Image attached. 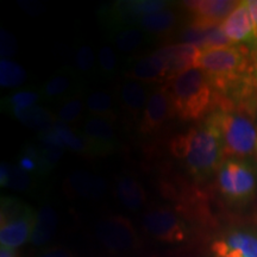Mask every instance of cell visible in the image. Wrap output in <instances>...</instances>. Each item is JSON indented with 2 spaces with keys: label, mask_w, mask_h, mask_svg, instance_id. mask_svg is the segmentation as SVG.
<instances>
[{
  "label": "cell",
  "mask_w": 257,
  "mask_h": 257,
  "mask_svg": "<svg viewBox=\"0 0 257 257\" xmlns=\"http://www.w3.org/2000/svg\"><path fill=\"white\" fill-rule=\"evenodd\" d=\"M178 25V16L172 9L167 8L154 14L140 18L135 27L141 29L147 35L165 36L172 34Z\"/></svg>",
  "instance_id": "19"
},
{
  "label": "cell",
  "mask_w": 257,
  "mask_h": 257,
  "mask_svg": "<svg viewBox=\"0 0 257 257\" xmlns=\"http://www.w3.org/2000/svg\"><path fill=\"white\" fill-rule=\"evenodd\" d=\"M95 55L92 47H80L74 59V66H75L74 70L79 74V76L91 74L95 68Z\"/></svg>",
  "instance_id": "30"
},
{
  "label": "cell",
  "mask_w": 257,
  "mask_h": 257,
  "mask_svg": "<svg viewBox=\"0 0 257 257\" xmlns=\"http://www.w3.org/2000/svg\"><path fill=\"white\" fill-rule=\"evenodd\" d=\"M115 195L124 207L137 212L146 206L147 194L142 185L134 176H119L115 182Z\"/></svg>",
  "instance_id": "18"
},
{
  "label": "cell",
  "mask_w": 257,
  "mask_h": 257,
  "mask_svg": "<svg viewBox=\"0 0 257 257\" xmlns=\"http://www.w3.org/2000/svg\"><path fill=\"white\" fill-rule=\"evenodd\" d=\"M38 257H74L73 253L68 249L63 248V246H53L44 250Z\"/></svg>",
  "instance_id": "35"
},
{
  "label": "cell",
  "mask_w": 257,
  "mask_h": 257,
  "mask_svg": "<svg viewBox=\"0 0 257 257\" xmlns=\"http://www.w3.org/2000/svg\"><path fill=\"white\" fill-rule=\"evenodd\" d=\"M156 51L165 57L172 79L180 73L195 68L201 54L199 48L184 43L170 44L160 48Z\"/></svg>",
  "instance_id": "16"
},
{
  "label": "cell",
  "mask_w": 257,
  "mask_h": 257,
  "mask_svg": "<svg viewBox=\"0 0 257 257\" xmlns=\"http://www.w3.org/2000/svg\"><path fill=\"white\" fill-rule=\"evenodd\" d=\"M0 257H16V249L2 246L0 248Z\"/></svg>",
  "instance_id": "39"
},
{
  "label": "cell",
  "mask_w": 257,
  "mask_h": 257,
  "mask_svg": "<svg viewBox=\"0 0 257 257\" xmlns=\"http://www.w3.org/2000/svg\"><path fill=\"white\" fill-rule=\"evenodd\" d=\"M91 155H107L118 146L113 123L102 118L91 117L86 119L80 131Z\"/></svg>",
  "instance_id": "10"
},
{
  "label": "cell",
  "mask_w": 257,
  "mask_h": 257,
  "mask_svg": "<svg viewBox=\"0 0 257 257\" xmlns=\"http://www.w3.org/2000/svg\"><path fill=\"white\" fill-rule=\"evenodd\" d=\"M246 4H248L249 14L250 17H251L252 25L257 37V0H246Z\"/></svg>",
  "instance_id": "38"
},
{
  "label": "cell",
  "mask_w": 257,
  "mask_h": 257,
  "mask_svg": "<svg viewBox=\"0 0 257 257\" xmlns=\"http://www.w3.org/2000/svg\"><path fill=\"white\" fill-rule=\"evenodd\" d=\"M38 138H40V147L38 148H40L48 169L51 170L63 156L66 147L56 131L54 130V126L44 133L38 134Z\"/></svg>",
  "instance_id": "23"
},
{
  "label": "cell",
  "mask_w": 257,
  "mask_h": 257,
  "mask_svg": "<svg viewBox=\"0 0 257 257\" xmlns=\"http://www.w3.org/2000/svg\"><path fill=\"white\" fill-rule=\"evenodd\" d=\"M174 115L175 110L172 99L166 86L162 85L154 89L150 94L138 127L142 134H154Z\"/></svg>",
  "instance_id": "8"
},
{
  "label": "cell",
  "mask_w": 257,
  "mask_h": 257,
  "mask_svg": "<svg viewBox=\"0 0 257 257\" xmlns=\"http://www.w3.org/2000/svg\"><path fill=\"white\" fill-rule=\"evenodd\" d=\"M216 257H257V234L233 231L212 244Z\"/></svg>",
  "instance_id": "14"
},
{
  "label": "cell",
  "mask_w": 257,
  "mask_h": 257,
  "mask_svg": "<svg viewBox=\"0 0 257 257\" xmlns=\"http://www.w3.org/2000/svg\"><path fill=\"white\" fill-rule=\"evenodd\" d=\"M21 4V8L27 11L28 14H30L32 16H36L38 14H41L43 11V6L40 3L36 2H19Z\"/></svg>",
  "instance_id": "36"
},
{
  "label": "cell",
  "mask_w": 257,
  "mask_h": 257,
  "mask_svg": "<svg viewBox=\"0 0 257 257\" xmlns=\"http://www.w3.org/2000/svg\"><path fill=\"white\" fill-rule=\"evenodd\" d=\"M256 152H257V150H256Z\"/></svg>",
  "instance_id": "41"
},
{
  "label": "cell",
  "mask_w": 257,
  "mask_h": 257,
  "mask_svg": "<svg viewBox=\"0 0 257 257\" xmlns=\"http://www.w3.org/2000/svg\"><path fill=\"white\" fill-rule=\"evenodd\" d=\"M27 81V73L23 67L9 59L0 61V85L5 88H17Z\"/></svg>",
  "instance_id": "27"
},
{
  "label": "cell",
  "mask_w": 257,
  "mask_h": 257,
  "mask_svg": "<svg viewBox=\"0 0 257 257\" xmlns=\"http://www.w3.org/2000/svg\"><path fill=\"white\" fill-rule=\"evenodd\" d=\"M19 168L32 176H44L50 172L44 162L38 147L25 144L17 156L16 162Z\"/></svg>",
  "instance_id": "24"
},
{
  "label": "cell",
  "mask_w": 257,
  "mask_h": 257,
  "mask_svg": "<svg viewBox=\"0 0 257 257\" xmlns=\"http://www.w3.org/2000/svg\"><path fill=\"white\" fill-rule=\"evenodd\" d=\"M217 184L227 200L244 202L251 199L256 191L257 175L245 161L227 160L218 170Z\"/></svg>",
  "instance_id": "5"
},
{
  "label": "cell",
  "mask_w": 257,
  "mask_h": 257,
  "mask_svg": "<svg viewBox=\"0 0 257 257\" xmlns=\"http://www.w3.org/2000/svg\"><path fill=\"white\" fill-rule=\"evenodd\" d=\"M14 117L18 121H21L24 126L32 130L38 131V134L44 133V131L49 130L54 126L56 119L54 115L47 111L46 108L41 107V106H32L27 110H22L18 112H15Z\"/></svg>",
  "instance_id": "22"
},
{
  "label": "cell",
  "mask_w": 257,
  "mask_h": 257,
  "mask_svg": "<svg viewBox=\"0 0 257 257\" xmlns=\"http://www.w3.org/2000/svg\"><path fill=\"white\" fill-rule=\"evenodd\" d=\"M142 227L160 242L180 243L187 238V226L172 210L156 207L142 217Z\"/></svg>",
  "instance_id": "6"
},
{
  "label": "cell",
  "mask_w": 257,
  "mask_h": 257,
  "mask_svg": "<svg viewBox=\"0 0 257 257\" xmlns=\"http://www.w3.org/2000/svg\"><path fill=\"white\" fill-rule=\"evenodd\" d=\"M112 42L120 53L128 54L136 51L146 43L148 35L136 27H119L110 29Z\"/></svg>",
  "instance_id": "21"
},
{
  "label": "cell",
  "mask_w": 257,
  "mask_h": 257,
  "mask_svg": "<svg viewBox=\"0 0 257 257\" xmlns=\"http://www.w3.org/2000/svg\"><path fill=\"white\" fill-rule=\"evenodd\" d=\"M41 98V93L34 91V89H23V91L12 93L11 95L3 99L2 108L5 112L14 114L15 112L27 110L32 106H36Z\"/></svg>",
  "instance_id": "26"
},
{
  "label": "cell",
  "mask_w": 257,
  "mask_h": 257,
  "mask_svg": "<svg viewBox=\"0 0 257 257\" xmlns=\"http://www.w3.org/2000/svg\"><path fill=\"white\" fill-rule=\"evenodd\" d=\"M124 78L142 83H163L168 82L170 76L168 66L161 54L152 53L130 61L124 69Z\"/></svg>",
  "instance_id": "9"
},
{
  "label": "cell",
  "mask_w": 257,
  "mask_h": 257,
  "mask_svg": "<svg viewBox=\"0 0 257 257\" xmlns=\"http://www.w3.org/2000/svg\"><path fill=\"white\" fill-rule=\"evenodd\" d=\"M96 237L112 252H126L140 243L131 221L123 216H112L96 225Z\"/></svg>",
  "instance_id": "7"
},
{
  "label": "cell",
  "mask_w": 257,
  "mask_h": 257,
  "mask_svg": "<svg viewBox=\"0 0 257 257\" xmlns=\"http://www.w3.org/2000/svg\"><path fill=\"white\" fill-rule=\"evenodd\" d=\"M57 213L50 205H42L37 211L36 221L32 231L30 242L36 246H42L49 243L55 236L57 229Z\"/></svg>",
  "instance_id": "20"
},
{
  "label": "cell",
  "mask_w": 257,
  "mask_h": 257,
  "mask_svg": "<svg viewBox=\"0 0 257 257\" xmlns=\"http://www.w3.org/2000/svg\"><path fill=\"white\" fill-rule=\"evenodd\" d=\"M233 46L234 44L225 35L221 24L206 25V48L205 50L221 49V48H230Z\"/></svg>",
  "instance_id": "31"
},
{
  "label": "cell",
  "mask_w": 257,
  "mask_h": 257,
  "mask_svg": "<svg viewBox=\"0 0 257 257\" xmlns=\"http://www.w3.org/2000/svg\"><path fill=\"white\" fill-rule=\"evenodd\" d=\"M0 243L2 246L17 249L30 242L37 212L15 198H2L0 212Z\"/></svg>",
  "instance_id": "4"
},
{
  "label": "cell",
  "mask_w": 257,
  "mask_h": 257,
  "mask_svg": "<svg viewBox=\"0 0 257 257\" xmlns=\"http://www.w3.org/2000/svg\"><path fill=\"white\" fill-rule=\"evenodd\" d=\"M81 91V76L74 69L63 68L55 72L41 91V95L47 101H68L78 98Z\"/></svg>",
  "instance_id": "12"
},
{
  "label": "cell",
  "mask_w": 257,
  "mask_h": 257,
  "mask_svg": "<svg viewBox=\"0 0 257 257\" xmlns=\"http://www.w3.org/2000/svg\"><path fill=\"white\" fill-rule=\"evenodd\" d=\"M10 174H11V165L3 162L2 167H0V186L2 187H6L8 186Z\"/></svg>",
  "instance_id": "37"
},
{
  "label": "cell",
  "mask_w": 257,
  "mask_h": 257,
  "mask_svg": "<svg viewBox=\"0 0 257 257\" xmlns=\"http://www.w3.org/2000/svg\"><path fill=\"white\" fill-rule=\"evenodd\" d=\"M227 38L234 46H257V37L246 2H239L237 8L221 23Z\"/></svg>",
  "instance_id": "11"
},
{
  "label": "cell",
  "mask_w": 257,
  "mask_h": 257,
  "mask_svg": "<svg viewBox=\"0 0 257 257\" xmlns=\"http://www.w3.org/2000/svg\"><path fill=\"white\" fill-rule=\"evenodd\" d=\"M181 120L202 119L217 108L218 93L201 69L191 68L165 83Z\"/></svg>",
  "instance_id": "2"
},
{
  "label": "cell",
  "mask_w": 257,
  "mask_h": 257,
  "mask_svg": "<svg viewBox=\"0 0 257 257\" xmlns=\"http://www.w3.org/2000/svg\"><path fill=\"white\" fill-rule=\"evenodd\" d=\"M98 64L102 78L110 80L117 73L118 59L115 55L113 48L111 46H102L98 51Z\"/></svg>",
  "instance_id": "29"
},
{
  "label": "cell",
  "mask_w": 257,
  "mask_h": 257,
  "mask_svg": "<svg viewBox=\"0 0 257 257\" xmlns=\"http://www.w3.org/2000/svg\"><path fill=\"white\" fill-rule=\"evenodd\" d=\"M86 107L93 117L102 118L111 123L117 120V112L114 110L113 99L110 93L105 91H95L86 100Z\"/></svg>",
  "instance_id": "25"
},
{
  "label": "cell",
  "mask_w": 257,
  "mask_h": 257,
  "mask_svg": "<svg viewBox=\"0 0 257 257\" xmlns=\"http://www.w3.org/2000/svg\"><path fill=\"white\" fill-rule=\"evenodd\" d=\"M35 176L28 174L27 172L22 170L17 165L11 166V174L6 187L14 189L17 192H27L34 187Z\"/></svg>",
  "instance_id": "33"
},
{
  "label": "cell",
  "mask_w": 257,
  "mask_h": 257,
  "mask_svg": "<svg viewBox=\"0 0 257 257\" xmlns=\"http://www.w3.org/2000/svg\"><path fill=\"white\" fill-rule=\"evenodd\" d=\"M0 53H2L3 59H8V57L12 56L16 54L17 50V43H16V38L12 36L8 31L2 30V35H0Z\"/></svg>",
  "instance_id": "34"
},
{
  "label": "cell",
  "mask_w": 257,
  "mask_h": 257,
  "mask_svg": "<svg viewBox=\"0 0 257 257\" xmlns=\"http://www.w3.org/2000/svg\"><path fill=\"white\" fill-rule=\"evenodd\" d=\"M54 130L56 131L61 140H62L64 147L75 153L88 154V148L85 140L80 134L74 133L68 124L56 119L55 124H54Z\"/></svg>",
  "instance_id": "28"
},
{
  "label": "cell",
  "mask_w": 257,
  "mask_h": 257,
  "mask_svg": "<svg viewBox=\"0 0 257 257\" xmlns=\"http://www.w3.org/2000/svg\"><path fill=\"white\" fill-rule=\"evenodd\" d=\"M150 94L152 93L146 83L125 80L118 86V104L134 120H141Z\"/></svg>",
  "instance_id": "15"
},
{
  "label": "cell",
  "mask_w": 257,
  "mask_h": 257,
  "mask_svg": "<svg viewBox=\"0 0 257 257\" xmlns=\"http://www.w3.org/2000/svg\"><path fill=\"white\" fill-rule=\"evenodd\" d=\"M170 153L181 160L188 172L197 180H205L213 174L225 162L221 138L218 131L208 124L189 128L170 141Z\"/></svg>",
  "instance_id": "1"
},
{
  "label": "cell",
  "mask_w": 257,
  "mask_h": 257,
  "mask_svg": "<svg viewBox=\"0 0 257 257\" xmlns=\"http://www.w3.org/2000/svg\"><path fill=\"white\" fill-rule=\"evenodd\" d=\"M252 63H253V79H255V83L257 87V46L253 48Z\"/></svg>",
  "instance_id": "40"
},
{
  "label": "cell",
  "mask_w": 257,
  "mask_h": 257,
  "mask_svg": "<svg viewBox=\"0 0 257 257\" xmlns=\"http://www.w3.org/2000/svg\"><path fill=\"white\" fill-rule=\"evenodd\" d=\"M64 188L74 197L100 199L104 197L107 186L101 176L92 174L87 170H76L67 178Z\"/></svg>",
  "instance_id": "17"
},
{
  "label": "cell",
  "mask_w": 257,
  "mask_h": 257,
  "mask_svg": "<svg viewBox=\"0 0 257 257\" xmlns=\"http://www.w3.org/2000/svg\"><path fill=\"white\" fill-rule=\"evenodd\" d=\"M83 108H85V104H83L82 99H80L79 96L70 99V100L63 102V105L60 107L57 112V120L63 121L68 125L74 123L81 117Z\"/></svg>",
  "instance_id": "32"
},
{
  "label": "cell",
  "mask_w": 257,
  "mask_h": 257,
  "mask_svg": "<svg viewBox=\"0 0 257 257\" xmlns=\"http://www.w3.org/2000/svg\"><path fill=\"white\" fill-rule=\"evenodd\" d=\"M238 3L233 0H193L182 4L192 15V21L201 24H221Z\"/></svg>",
  "instance_id": "13"
},
{
  "label": "cell",
  "mask_w": 257,
  "mask_h": 257,
  "mask_svg": "<svg viewBox=\"0 0 257 257\" xmlns=\"http://www.w3.org/2000/svg\"><path fill=\"white\" fill-rule=\"evenodd\" d=\"M205 120L218 131L225 156L230 160H242L257 150V125L244 107H219Z\"/></svg>",
  "instance_id": "3"
}]
</instances>
